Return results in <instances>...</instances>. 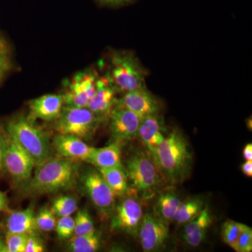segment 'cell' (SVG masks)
<instances>
[{
	"mask_svg": "<svg viewBox=\"0 0 252 252\" xmlns=\"http://www.w3.org/2000/svg\"><path fill=\"white\" fill-rule=\"evenodd\" d=\"M6 133L4 127L0 126V172L3 171V158L6 144Z\"/></svg>",
	"mask_w": 252,
	"mask_h": 252,
	"instance_id": "35",
	"label": "cell"
},
{
	"mask_svg": "<svg viewBox=\"0 0 252 252\" xmlns=\"http://www.w3.org/2000/svg\"><path fill=\"white\" fill-rule=\"evenodd\" d=\"M0 252H7L4 237H2L1 233H0Z\"/></svg>",
	"mask_w": 252,
	"mask_h": 252,
	"instance_id": "39",
	"label": "cell"
},
{
	"mask_svg": "<svg viewBox=\"0 0 252 252\" xmlns=\"http://www.w3.org/2000/svg\"><path fill=\"white\" fill-rule=\"evenodd\" d=\"M113 212V230L137 235L144 216L142 205L138 200L132 196H126Z\"/></svg>",
	"mask_w": 252,
	"mask_h": 252,
	"instance_id": "10",
	"label": "cell"
},
{
	"mask_svg": "<svg viewBox=\"0 0 252 252\" xmlns=\"http://www.w3.org/2000/svg\"><path fill=\"white\" fill-rule=\"evenodd\" d=\"M99 4L109 7H119L131 4L135 0H96Z\"/></svg>",
	"mask_w": 252,
	"mask_h": 252,
	"instance_id": "34",
	"label": "cell"
},
{
	"mask_svg": "<svg viewBox=\"0 0 252 252\" xmlns=\"http://www.w3.org/2000/svg\"><path fill=\"white\" fill-rule=\"evenodd\" d=\"M116 105L129 109L141 119L152 114H160L162 109L159 99L146 87L124 93L121 98L117 99Z\"/></svg>",
	"mask_w": 252,
	"mask_h": 252,
	"instance_id": "13",
	"label": "cell"
},
{
	"mask_svg": "<svg viewBox=\"0 0 252 252\" xmlns=\"http://www.w3.org/2000/svg\"><path fill=\"white\" fill-rule=\"evenodd\" d=\"M247 225L233 220H225L221 226V238L225 244L237 252L238 240Z\"/></svg>",
	"mask_w": 252,
	"mask_h": 252,
	"instance_id": "25",
	"label": "cell"
},
{
	"mask_svg": "<svg viewBox=\"0 0 252 252\" xmlns=\"http://www.w3.org/2000/svg\"><path fill=\"white\" fill-rule=\"evenodd\" d=\"M35 167L32 158L6 133L3 170L8 174L14 185L21 187L26 185Z\"/></svg>",
	"mask_w": 252,
	"mask_h": 252,
	"instance_id": "7",
	"label": "cell"
},
{
	"mask_svg": "<svg viewBox=\"0 0 252 252\" xmlns=\"http://www.w3.org/2000/svg\"><path fill=\"white\" fill-rule=\"evenodd\" d=\"M99 76L92 69H86L76 73L64 81V106L87 107L89 101L95 92Z\"/></svg>",
	"mask_w": 252,
	"mask_h": 252,
	"instance_id": "8",
	"label": "cell"
},
{
	"mask_svg": "<svg viewBox=\"0 0 252 252\" xmlns=\"http://www.w3.org/2000/svg\"><path fill=\"white\" fill-rule=\"evenodd\" d=\"M242 172L247 177H252V160H246L241 166Z\"/></svg>",
	"mask_w": 252,
	"mask_h": 252,
	"instance_id": "37",
	"label": "cell"
},
{
	"mask_svg": "<svg viewBox=\"0 0 252 252\" xmlns=\"http://www.w3.org/2000/svg\"><path fill=\"white\" fill-rule=\"evenodd\" d=\"M181 203L182 200L177 193L172 191L163 192L158 197L155 215L169 224L173 221Z\"/></svg>",
	"mask_w": 252,
	"mask_h": 252,
	"instance_id": "22",
	"label": "cell"
},
{
	"mask_svg": "<svg viewBox=\"0 0 252 252\" xmlns=\"http://www.w3.org/2000/svg\"><path fill=\"white\" fill-rule=\"evenodd\" d=\"M36 227L42 232H51L55 230L56 225V216L51 207H41L35 215Z\"/></svg>",
	"mask_w": 252,
	"mask_h": 252,
	"instance_id": "27",
	"label": "cell"
},
{
	"mask_svg": "<svg viewBox=\"0 0 252 252\" xmlns=\"http://www.w3.org/2000/svg\"><path fill=\"white\" fill-rule=\"evenodd\" d=\"M51 144L58 156L75 162H87L94 148L77 136L64 134L58 133Z\"/></svg>",
	"mask_w": 252,
	"mask_h": 252,
	"instance_id": "15",
	"label": "cell"
},
{
	"mask_svg": "<svg viewBox=\"0 0 252 252\" xmlns=\"http://www.w3.org/2000/svg\"><path fill=\"white\" fill-rule=\"evenodd\" d=\"M117 90L107 75L98 77L95 92L88 104L87 108L101 121L108 118L117 103Z\"/></svg>",
	"mask_w": 252,
	"mask_h": 252,
	"instance_id": "14",
	"label": "cell"
},
{
	"mask_svg": "<svg viewBox=\"0 0 252 252\" xmlns=\"http://www.w3.org/2000/svg\"><path fill=\"white\" fill-rule=\"evenodd\" d=\"M118 92L124 93L146 87L145 69L133 53L113 51L109 56V71L106 74Z\"/></svg>",
	"mask_w": 252,
	"mask_h": 252,
	"instance_id": "5",
	"label": "cell"
},
{
	"mask_svg": "<svg viewBox=\"0 0 252 252\" xmlns=\"http://www.w3.org/2000/svg\"><path fill=\"white\" fill-rule=\"evenodd\" d=\"M55 122L58 133L77 136L84 140L92 137L101 120L87 107L64 106Z\"/></svg>",
	"mask_w": 252,
	"mask_h": 252,
	"instance_id": "6",
	"label": "cell"
},
{
	"mask_svg": "<svg viewBox=\"0 0 252 252\" xmlns=\"http://www.w3.org/2000/svg\"><path fill=\"white\" fill-rule=\"evenodd\" d=\"M57 217L72 216L78 209L77 202L75 198L69 195H61L55 199L51 207Z\"/></svg>",
	"mask_w": 252,
	"mask_h": 252,
	"instance_id": "26",
	"label": "cell"
},
{
	"mask_svg": "<svg viewBox=\"0 0 252 252\" xmlns=\"http://www.w3.org/2000/svg\"><path fill=\"white\" fill-rule=\"evenodd\" d=\"M44 243L36 234L28 236L25 252H42L44 251Z\"/></svg>",
	"mask_w": 252,
	"mask_h": 252,
	"instance_id": "33",
	"label": "cell"
},
{
	"mask_svg": "<svg viewBox=\"0 0 252 252\" xmlns=\"http://www.w3.org/2000/svg\"><path fill=\"white\" fill-rule=\"evenodd\" d=\"M11 69V61L8 48L0 47V84Z\"/></svg>",
	"mask_w": 252,
	"mask_h": 252,
	"instance_id": "32",
	"label": "cell"
},
{
	"mask_svg": "<svg viewBox=\"0 0 252 252\" xmlns=\"http://www.w3.org/2000/svg\"><path fill=\"white\" fill-rule=\"evenodd\" d=\"M5 220L6 233H21V234H36L35 214L32 207L22 210H10L6 212Z\"/></svg>",
	"mask_w": 252,
	"mask_h": 252,
	"instance_id": "19",
	"label": "cell"
},
{
	"mask_svg": "<svg viewBox=\"0 0 252 252\" xmlns=\"http://www.w3.org/2000/svg\"><path fill=\"white\" fill-rule=\"evenodd\" d=\"M109 130L114 142L130 141L137 138L141 118L124 107L115 105L108 117Z\"/></svg>",
	"mask_w": 252,
	"mask_h": 252,
	"instance_id": "12",
	"label": "cell"
},
{
	"mask_svg": "<svg viewBox=\"0 0 252 252\" xmlns=\"http://www.w3.org/2000/svg\"><path fill=\"white\" fill-rule=\"evenodd\" d=\"M168 225L157 215H144L137 234L144 252L158 251L164 246L169 237Z\"/></svg>",
	"mask_w": 252,
	"mask_h": 252,
	"instance_id": "11",
	"label": "cell"
},
{
	"mask_svg": "<svg viewBox=\"0 0 252 252\" xmlns=\"http://www.w3.org/2000/svg\"><path fill=\"white\" fill-rule=\"evenodd\" d=\"M87 162L97 169L124 167L120 143L114 142L102 148H94Z\"/></svg>",
	"mask_w": 252,
	"mask_h": 252,
	"instance_id": "20",
	"label": "cell"
},
{
	"mask_svg": "<svg viewBox=\"0 0 252 252\" xmlns=\"http://www.w3.org/2000/svg\"><path fill=\"white\" fill-rule=\"evenodd\" d=\"M98 170L116 196L125 197L128 195L130 188L124 167H111Z\"/></svg>",
	"mask_w": 252,
	"mask_h": 252,
	"instance_id": "21",
	"label": "cell"
},
{
	"mask_svg": "<svg viewBox=\"0 0 252 252\" xmlns=\"http://www.w3.org/2000/svg\"><path fill=\"white\" fill-rule=\"evenodd\" d=\"M205 207V202L199 197L189 198L181 203L174 221L180 225H185L198 216Z\"/></svg>",
	"mask_w": 252,
	"mask_h": 252,
	"instance_id": "23",
	"label": "cell"
},
{
	"mask_svg": "<svg viewBox=\"0 0 252 252\" xmlns=\"http://www.w3.org/2000/svg\"><path fill=\"white\" fill-rule=\"evenodd\" d=\"M74 235L91 234L95 232L92 219L86 210H79L74 217Z\"/></svg>",
	"mask_w": 252,
	"mask_h": 252,
	"instance_id": "28",
	"label": "cell"
},
{
	"mask_svg": "<svg viewBox=\"0 0 252 252\" xmlns=\"http://www.w3.org/2000/svg\"><path fill=\"white\" fill-rule=\"evenodd\" d=\"M212 223V217L208 206H205L195 218L186 223L183 239L190 246L198 247L206 238L207 230Z\"/></svg>",
	"mask_w": 252,
	"mask_h": 252,
	"instance_id": "18",
	"label": "cell"
},
{
	"mask_svg": "<svg viewBox=\"0 0 252 252\" xmlns=\"http://www.w3.org/2000/svg\"><path fill=\"white\" fill-rule=\"evenodd\" d=\"M75 220L72 216L60 217L56 221V230L61 240H67L74 235Z\"/></svg>",
	"mask_w": 252,
	"mask_h": 252,
	"instance_id": "30",
	"label": "cell"
},
{
	"mask_svg": "<svg viewBox=\"0 0 252 252\" xmlns=\"http://www.w3.org/2000/svg\"><path fill=\"white\" fill-rule=\"evenodd\" d=\"M29 116L31 120L36 119L46 122H54L61 115L64 106L62 94H46L29 102Z\"/></svg>",
	"mask_w": 252,
	"mask_h": 252,
	"instance_id": "16",
	"label": "cell"
},
{
	"mask_svg": "<svg viewBox=\"0 0 252 252\" xmlns=\"http://www.w3.org/2000/svg\"><path fill=\"white\" fill-rule=\"evenodd\" d=\"M28 236L21 233H6L4 238L7 252H25Z\"/></svg>",
	"mask_w": 252,
	"mask_h": 252,
	"instance_id": "29",
	"label": "cell"
},
{
	"mask_svg": "<svg viewBox=\"0 0 252 252\" xmlns=\"http://www.w3.org/2000/svg\"><path fill=\"white\" fill-rule=\"evenodd\" d=\"M165 124L160 114H152L141 119L137 138L147 147L150 154L165 137Z\"/></svg>",
	"mask_w": 252,
	"mask_h": 252,
	"instance_id": "17",
	"label": "cell"
},
{
	"mask_svg": "<svg viewBox=\"0 0 252 252\" xmlns=\"http://www.w3.org/2000/svg\"><path fill=\"white\" fill-rule=\"evenodd\" d=\"M9 200H8L7 195L6 194L3 192L2 190H0V213L1 212H4L6 213L10 211Z\"/></svg>",
	"mask_w": 252,
	"mask_h": 252,
	"instance_id": "36",
	"label": "cell"
},
{
	"mask_svg": "<svg viewBox=\"0 0 252 252\" xmlns=\"http://www.w3.org/2000/svg\"><path fill=\"white\" fill-rule=\"evenodd\" d=\"M243 157L246 160H252V144L248 143L243 149Z\"/></svg>",
	"mask_w": 252,
	"mask_h": 252,
	"instance_id": "38",
	"label": "cell"
},
{
	"mask_svg": "<svg viewBox=\"0 0 252 252\" xmlns=\"http://www.w3.org/2000/svg\"><path fill=\"white\" fill-rule=\"evenodd\" d=\"M77 177V162L57 156L36 166L24 189L34 195L64 191L74 187Z\"/></svg>",
	"mask_w": 252,
	"mask_h": 252,
	"instance_id": "2",
	"label": "cell"
},
{
	"mask_svg": "<svg viewBox=\"0 0 252 252\" xmlns=\"http://www.w3.org/2000/svg\"><path fill=\"white\" fill-rule=\"evenodd\" d=\"M69 249L73 252H94L100 247V239L96 232L91 234L74 235L69 238Z\"/></svg>",
	"mask_w": 252,
	"mask_h": 252,
	"instance_id": "24",
	"label": "cell"
},
{
	"mask_svg": "<svg viewBox=\"0 0 252 252\" xmlns=\"http://www.w3.org/2000/svg\"><path fill=\"white\" fill-rule=\"evenodd\" d=\"M0 47L8 48L6 41L1 37V36H0Z\"/></svg>",
	"mask_w": 252,
	"mask_h": 252,
	"instance_id": "40",
	"label": "cell"
},
{
	"mask_svg": "<svg viewBox=\"0 0 252 252\" xmlns=\"http://www.w3.org/2000/svg\"><path fill=\"white\" fill-rule=\"evenodd\" d=\"M124 168L130 192L148 200L160 190L164 179L149 152L139 150L132 154Z\"/></svg>",
	"mask_w": 252,
	"mask_h": 252,
	"instance_id": "4",
	"label": "cell"
},
{
	"mask_svg": "<svg viewBox=\"0 0 252 252\" xmlns=\"http://www.w3.org/2000/svg\"><path fill=\"white\" fill-rule=\"evenodd\" d=\"M81 185L86 195L102 215L113 213L117 196L109 188L99 170H89L81 175Z\"/></svg>",
	"mask_w": 252,
	"mask_h": 252,
	"instance_id": "9",
	"label": "cell"
},
{
	"mask_svg": "<svg viewBox=\"0 0 252 252\" xmlns=\"http://www.w3.org/2000/svg\"><path fill=\"white\" fill-rule=\"evenodd\" d=\"M164 180L178 185L189 178L193 165V152L186 136L172 128L151 154Z\"/></svg>",
	"mask_w": 252,
	"mask_h": 252,
	"instance_id": "1",
	"label": "cell"
},
{
	"mask_svg": "<svg viewBox=\"0 0 252 252\" xmlns=\"http://www.w3.org/2000/svg\"><path fill=\"white\" fill-rule=\"evenodd\" d=\"M252 251V230L246 225L238 240L237 252H251Z\"/></svg>",
	"mask_w": 252,
	"mask_h": 252,
	"instance_id": "31",
	"label": "cell"
},
{
	"mask_svg": "<svg viewBox=\"0 0 252 252\" xmlns=\"http://www.w3.org/2000/svg\"><path fill=\"white\" fill-rule=\"evenodd\" d=\"M4 130L32 158L36 167L54 157L49 135L28 117L12 118Z\"/></svg>",
	"mask_w": 252,
	"mask_h": 252,
	"instance_id": "3",
	"label": "cell"
}]
</instances>
